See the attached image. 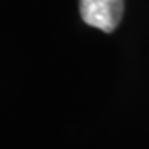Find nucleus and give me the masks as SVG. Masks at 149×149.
<instances>
[{
    "instance_id": "nucleus-1",
    "label": "nucleus",
    "mask_w": 149,
    "mask_h": 149,
    "mask_svg": "<svg viewBox=\"0 0 149 149\" xmlns=\"http://www.w3.org/2000/svg\"><path fill=\"white\" fill-rule=\"evenodd\" d=\"M124 0H80V13L85 23L103 32H113L123 17Z\"/></svg>"
}]
</instances>
